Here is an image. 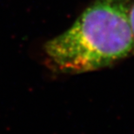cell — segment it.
Segmentation results:
<instances>
[{
    "instance_id": "cell-1",
    "label": "cell",
    "mask_w": 134,
    "mask_h": 134,
    "mask_svg": "<svg viewBox=\"0 0 134 134\" xmlns=\"http://www.w3.org/2000/svg\"><path fill=\"white\" fill-rule=\"evenodd\" d=\"M132 0H96L70 29L44 44L48 61L64 73H82L112 65L134 49Z\"/></svg>"
},
{
    "instance_id": "cell-2",
    "label": "cell",
    "mask_w": 134,
    "mask_h": 134,
    "mask_svg": "<svg viewBox=\"0 0 134 134\" xmlns=\"http://www.w3.org/2000/svg\"><path fill=\"white\" fill-rule=\"evenodd\" d=\"M129 18H130L131 28H132L133 39H134V3H133V4H132V5H131L130 12H129Z\"/></svg>"
}]
</instances>
